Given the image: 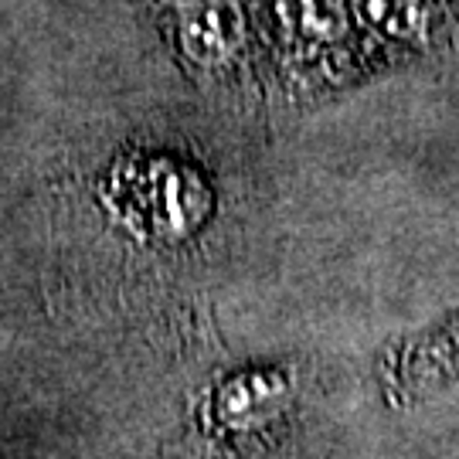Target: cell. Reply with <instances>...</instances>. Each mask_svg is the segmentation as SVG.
Masks as SVG:
<instances>
[{"label": "cell", "instance_id": "cell-4", "mask_svg": "<svg viewBox=\"0 0 459 459\" xmlns=\"http://www.w3.org/2000/svg\"><path fill=\"white\" fill-rule=\"evenodd\" d=\"M299 411L290 364H242L208 381L181 429L178 459H265L286 443Z\"/></svg>", "mask_w": 459, "mask_h": 459}, {"label": "cell", "instance_id": "cell-6", "mask_svg": "<svg viewBox=\"0 0 459 459\" xmlns=\"http://www.w3.org/2000/svg\"><path fill=\"white\" fill-rule=\"evenodd\" d=\"M377 375L392 405H411L439 388L459 385V307L388 344Z\"/></svg>", "mask_w": 459, "mask_h": 459}, {"label": "cell", "instance_id": "cell-3", "mask_svg": "<svg viewBox=\"0 0 459 459\" xmlns=\"http://www.w3.org/2000/svg\"><path fill=\"white\" fill-rule=\"evenodd\" d=\"M273 109H303L371 79L347 0H252Z\"/></svg>", "mask_w": 459, "mask_h": 459}, {"label": "cell", "instance_id": "cell-2", "mask_svg": "<svg viewBox=\"0 0 459 459\" xmlns=\"http://www.w3.org/2000/svg\"><path fill=\"white\" fill-rule=\"evenodd\" d=\"M174 65L201 96L235 113H273L252 0H136Z\"/></svg>", "mask_w": 459, "mask_h": 459}, {"label": "cell", "instance_id": "cell-5", "mask_svg": "<svg viewBox=\"0 0 459 459\" xmlns=\"http://www.w3.org/2000/svg\"><path fill=\"white\" fill-rule=\"evenodd\" d=\"M371 79L453 48L459 0H347Z\"/></svg>", "mask_w": 459, "mask_h": 459}, {"label": "cell", "instance_id": "cell-1", "mask_svg": "<svg viewBox=\"0 0 459 459\" xmlns=\"http://www.w3.org/2000/svg\"><path fill=\"white\" fill-rule=\"evenodd\" d=\"M102 238L126 265L150 273L204 259L218 225V184L195 153L170 143L133 140L92 184Z\"/></svg>", "mask_w": 459, "mask_h": 459}]
</instances>
